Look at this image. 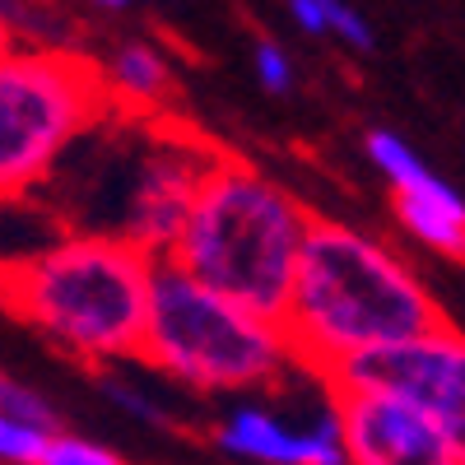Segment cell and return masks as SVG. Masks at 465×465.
I'll use <instances>...</instances> for the list:
<instances>
[{"label": "cell", "mask_w": 465, "mask_h": 465, "mask_svg": "<svg viewBox=\"0 0 465 465\" xmlns=\"http://www.w3.org/2000/svg\"><path fill=\"white\" fill-rule=\"evenodd\" d=\"M438 326H447V312L386 242L335 219L307 223L280 312L293 368L326 377L349 354L401 344Z\"/></svg>", "instance_id": "6da1fadb"}, {"label": "cell", "mask_w": 465, "mask_h": 465, "mask_svg": "<svg viewBox=\"0 0 465 465\" xmlns=\"http://www.w3.org/2000/svg\"><path fill=\"white\" fill-rule=\"evenodd\" d=\"M307 205L242 159H219L201 177L182 232L163 261L186 270L252 317L280 322L307 238Z\"/></svg>", "instance_id": "7a4b0ae2"}, {"label": "cell", "mask_w": 465, "mask_h": 465, "mask_svg": "<svg viewBox=\"0 0 465 465\" xmlns=\"http://www.w3.org/2000/svg\"><path fill=\"white\" fill-rule=\"evenodd\" d=\"M153 256L116 232L70 238L0 261V307L80 359H135Z\"/></svg>", "instance_id": "3957f363"}, {"label": "cell", "mask_w": 465, "mask_h": 465, "mask_svg": "<svg viewBox=\"0 0 465 465\" xmlns=\"http://www.w3.org/2000/svg\"><path fill=\"white\" fill-rule=\"evenodd\" d=\"M135 359L196 386V391L280 386V372H289L293 363L280 322L232 307L173 261H153L149 270L144 331Z\"/></svg>", "instance_id": "277c9868"}, {"label": "cell", "mask_w": 465, "mask_h": 465, "mask_svg": "<svg viewBox=\"0 0 465 465\" xmlns=\"http://www.w3.org/2000/svg\"><path fill=\"white\" fill-rule=\"evenodd\" d=\"M116 112L103 65L70 47H10L0 56V201L43 186L52 168Z\"/></svg>", "instance_id": "5b68a950"}, {"label": "cell", "mask_w": 465, "mask_h": 465, "mask_svg": "<svg viewBox=\"0 0 465 465\" xmlns=\"http://www.w3.org/2000/svg\"><path fill=\"white\" fill-rule=\"evenodd\" d=\"M322 381L396 396L423 419H433L447 438L465 442V340L451 322L401 344L349 354Z\"/></svg>", "instance_id": "8992f818"}, {"label": "cell", "mask_w": 465, "mask_h": 465, "mask_svg": "<svg viewBox=\"0 0 465 465\" xmlns=\"http://www.w3.org/2000/svg\"><path fill=\"white\" fill-rule=\"evenodd\" d=\"M219 159V149L205 140H153L144 144V159L122 196V214H116V238H126L131 247H140L144 256L163 261L182 232V219L191 210L201 177L210 173V163Z\"/></svg>", "instance_id": "52a82bcc"}, {"label": "cell", "mask_w": 465, "mask_h": 465, "mask_svg": "<svg viewBox=\"0 0 465 465\" xmlns=\"http://www.w3.org/2000/svg\"><path fill=\"white\" fill-rule=\"evenodd\" d=\"M349 465H465V442L447 438L396 396L363 386H326Z\"/></svg>", "instance_id": "ba28073f"}, {"label": "cell", "mask_w": 465, "mask_h": 465, "mask_svg": "<svg viewBox=\"0 0 465 465\" xmlns=\"http://www.w3.org/2000/svg\"><path fill=\"white\" fill-rule=\"evenodd\" d=\"M214 438H219L223 451L256 456V460H270V465H349L344 447H340L335 414L317 419L312 429H302V433H289L275 414H265L256 405H242L219 423Z\"/></svg>", "instance_id": "9c48e42d"}, {"label": "cell", "mask_w": 465, "mask_h": 465, "mask_svg": "<svg viewBox=\"0 0 465 465\" xmlns=\"http://www.w3.org/2000/svg\"><path fill=\"white\" fill-rule=\"evenodd\" d=\"M391 210H396V223L414 242H423L429 252H438L447 261L465 256V201L438 173H429L414 186L391 191Z\"/></svg>", "instance_id": "30bf717a"}, {"label": "cell", "mask_w": 465, "mask_h": 465, "mask_svg": "<svg viewBox=\"0 0 465 465\" xmlns=\"http://www.w3.org/2000/svg\"><path fill=\"white\" fill-rule=\"evenodd\" d=\"M103 80H107V94L112 103L122 98L126 107H163L168 94H173V65L163 61V52L153 43H122L107 65H103Z\"/></svg>", "instance_id": "8fae6325"}, {"label": "cell", "mask_w": 465, "mask_h": 465, "mask_svg": "<svg viewBox=\"0 0 465 465\" xmlns=\"http://www.w3.org/2000/svg\"><path fill=\"white\" fill-rule=\"evenodd\" d=\"M363 149H368V159H372V168L391 182V191H401V186H414V182H423L433 168L414 153V144L410 140H401L396 131H368V140H363Z\"/></svg>", "instance_id": "7c38bea8"}, {"label": "cell", "mask_w": 465, "mask_h": 465, "mask_svg": "<svg viewBox=\"0 0 465 465\" xmlns=\"http://www.w3.org/2000/svg\"><path fill=\"white\" fill-rule=\"evenodd\" d=\"M0 414H10V419H19V423H33V429H43V433H61L56 405H52L43 391L24 386L19 377H10V372H0Z\"/></svg>", "instance_id": "4fadbf2b"}, {"label": "cell", "mask_w": 465, "mask_h": 465, "mask_svg": "<svg viewBox=\"0 0 465 465\" xmlns=\"http://www.w3.org/2000/svg\"><path fill=\"white\" fill-rule=\"evenodd\" d=\"M47 438L52 433L33 429V423H19L10 414H0V460H5V465H37V460H43Z\"/></svg>", "instance_id": "5bb4252c"}, {"label": "cell", "mask_w": 465, "mask_h": 465, "mask_svg": "<svg viewBox=\"0 0 465 465\" xmlns=\"http://www.w3.org/2000/svg\"><path fill=\"white\" fill-rule=\"evenodd\" d=\"M37 465H126V460L116 451H107V447H98V442L70 438V433H52Z\"/></svg>", "instance_id": "9a60e30c"}, {"label": "cell", "mask_w": 465, "mask_h": 465, "mask_svg": "<svg viewBox=\"0 0 465 465\" xmlns=\"http://www.w3.org/2000/svg\"><path fill=\"white\" fill-rule=\"evenodd\" d=\"M322 19H326V33L340 37L344 47H354V52H372V24L349 5V0H322Z\"/></svg>", "instance_id": "2e32d148"}, {"label": "cell", "mask_w": 465, "mask_h": 465, "mask_svg": "<svg viewBox=\"0 0 465 465\" xmlns=\"http://www.w3.org/2000/svg\"><path fill=\"white\" fill-rule=\"evenodd\" d=\"M252 65H256L261 89H270V94H289L293 89V61H289V52L280 43H256Z\"/></svg>", "instance_id": "e0dca14e"}, {"label": "cell", "mask_w": 465, "mask_h": 465, "mask_svg": "<svg viewBox=\"0 0 465 465\" xmlns=\"http://www.w3.org/2000/svg\"><path fill=\"white\" fill-rule=\"evenodd\" d=\"M0 19L10 24V33H28V28H43V15H37L33 0H0Z\"/></svg>", "instance_id": "ac0fdd59"}, {"label": "cell", "mask_w": 465, "mask_h": 465, "mask_svg": "<svg viewBox=\"0 0 465 465\" xmlns=\"http://www.w3.org/2000/svg\"><path fill=\"white\" fill-rule=\"evenodd\" d=\"M10 47H15V33H10V24H5V19H0V56H5Z\"/></svg>", "instance_id": "d6986e66"}, {"label": "cell", "mask_w": 465, "mask_h": 465, "mask_svg": "<svg viewBox=\"0 0 465 465\" xmlns=\"http://www.w3.org/2000/svg\"><path fill=\"white\" fill-rule=\"evenodd\" d=\"M94 5H103V10H126V5H135V0H94Z\"/></svg>", "instance_id": "ffe728a7"}]
</instances>
